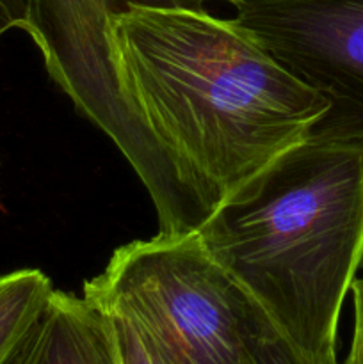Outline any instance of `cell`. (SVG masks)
I'll list each match as a JSON object with an SVG mask.
<instances>
[{
    "label": "cell",
    "instance_id": "obj_8",
    "mask_svg": "<svg viewBox=\"0 0 363 364\" xmlns=\"http://www.w3.org/2000/svg\"><path fill=\"white\" fill-rule=\"evenodd\" d=\"M112 323L123 364H169L155 341L132 318L121 313L103 311Z\"/></svg>",
    "mask_w": 363,
    "mask_h": 364
},
{
    "label": "cell",
    "instance_id": "obj_9",
    "mask_svg": "<svg viewBox=\"0 0 363 364\" xmlns=\"http://www.w3.org/2000/svg\"><path fill=\"white\" fill-rule=\"evenodd\" d=\"M253 364H340L337 354L306 355L292 347L273 322L258 334L253 347Z\"/></svg>",
    "mask_w": 363,
    "mask_h": 364
},
{
    "label": "cell",
    "instance_id": "obj_2",
    "mask_svg": "<svg viewBox=\"0 0 363 364\" xmlns=\"http://www.w3.org/2000/svg\"><path fill=\"white\" fill-rule=\"evenodd\" d=\"M196 231L292 347L337 354L342 306L363 263V151L301 142Z\"/></svg>",
    "mask_w": 363,
    "mask_h": 364
},
{
    "label": "cell",
    "instance_id": "obj_7",
    "mask_svg": "<svg viewBox=\"0 0 363 364\" xmlns=\"http://www.w3.org/2000/svg\"><path fill=\"white\" fill-rule=\"evenodd\" d=\"M53 291L52 281L38 269L0 276V364H16Z\"/></svg>",
    "mask_w": 363,
    "mask_h": 364
},
{
    "label": "cell",
    "instance_id": "obj_3",
    "mask_svg": "<svg viewBox=\"0 0 363 364\" xmlns=\"http://www.w3.org/2000/svg\"><path fill=\"white\" fill-rule=\"evenodd\" d=\"M84 297L134 320L169 364H253L256 338L270 323L198 231L121 245L84 284Z\"/></svg>",
    "mask_w": 363,
    "mask_h": 364
},
{
    "label": "cell",
    "instance_id": "obj_11",
    "mask_svg": "<svg viewBox=\"0 0 363 364\" xmlns=\"http://www.w3.org/2000/svg\"><path fill=\"white\" fill-rule=\"evenodd\" d=\"M34 14V0H0V36L20 28L28 32Z\"/></svg>",
    "mask_w": 363,
    "mask_h": 364
},
{
    "label": "cell",
    "instance_id": "obj_12",
    "mask_svg": "<svg viewBox=\"0 0 363 364\" xmlns=\"http://www.w3.org/2000/svg\"><path fill=\"white\" fill-rule=\"evenodd\" d=\"M146 2H171V4H192V6H199L201 2H206V0H146ZM228 4H235L237 0H224Z\"/></svg>",
    "mask_w": 363,
    "mask_h": 364
},
{
    "label": "cell",
    "instance_id": "obj_10",
    "mask_svg": "<svg viewBox=\"0 0 363 364\" xmlns=\"http://www.w3.org/2000/svg\"><path fill=\"white\" fill-rule=\"evenodd\" d=\"M352 295V336L349 343V350L345 359L340 364H363V277H356L352 283L351 291Z\"/></svg>",
    "mask_w": 363,
    "mask_h": 364
},
{
    "label": "cell",
    "instance_id": "obj_5",
    "mask_svg": "<svg viewBox=\"0 0 363 364\" xmlns=\"http://www.w3.org/2000/svg\"><path fill=\"white\" fill-rule=\"evenodd\" d=\"M233 20L327 102L308 141L363 151V0H237Z\"/></svg>",
    "mask_w": 363,
    "mask_h": 364
},
{
    "label": "cell",
    "instance_id": "obj_1",
    "mask_svg": "<svg viewBox=\"0 0 363 364\" xmlns=\"http://www.w3.org/2000/svg\"><path fill=\"white\" fill-rule=\"evenodd\" d=\"M110 41L125 95L210 213L327 110L233 18L201 6L123 0Z\"/></svg>",
    "mask_w": 363,
    "mask_h": 364
},
{
    "label": "cell",
    "instance_id": "obj_4",
    "mask_svg": "<svg viewBox=\"0 0 363 364\" xmlns=\"http://www.w3.org/2000/svg\"><path fill=\"white\" fill-rule=\"evenodd\" d=\"M114 0H34L27 34L53 82L117 146L155 206L159 231H196L210 215L194 183L141 119L112 59Z\"/></svg>",
    "mask_w": 363,
    "mask_h": 364
},
{
    "label": "cell",
    "instance_id": "obj_6",
    "mask_svg": "<svg viewBox=\"0 0 363 364\" xmlns=\"http://www.w3.org/2000/svg\"><path fill=\"white\" fill-rule=\"evenodd\" d=\"M16 364H123L109 316L89 299L56 290Z\"/></svg>",
    "mask_w": 363,
    "mask_h": 364
}]
</instances>
